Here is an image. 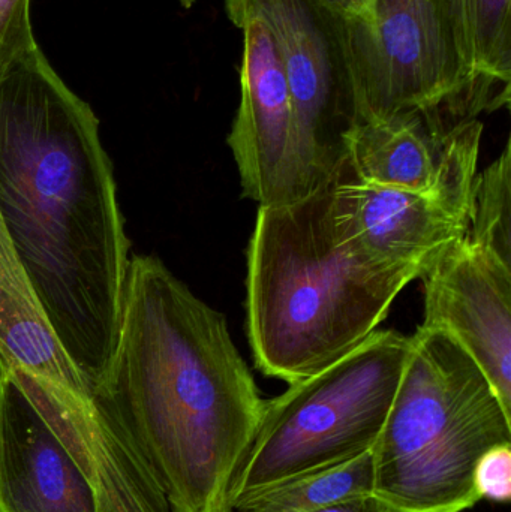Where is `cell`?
I'll return each instance as SVG.
<instances>
[{
  "label": "cell",
  "mask_w": 511,
  "mask_h": 512,
  "mask_svg": "<svg viewBox=\"0 0 511 512\" xmlns=\"http://www.w3.org/2000/svg\"><path fill=\"white\" fill-rule=\"evenodd\" d=\"M182 3L183 8H191L197 0H179Z\"/></svg>",
  "instance_id": "44dd1931"
},
{
  "label": "cell",
  "mask_w": 511,
  "mask_h": 512,
  "mask_svg": "<svg viewBox=\"0 0 511 512\" xmlns=\"http://www.w3.org/2000/svg\"><path fill=\"white\" fill-rule=\"evenodd\" d=\"M35 47L30 0H0V72Z\"/></svg>",
  "instance_id": "e0dca14e"
},
{
  "label": "cell",
  "mask_w": 511,
  "mask_h": 512,
  "mask_svg": "<svg viewBox=\"0 0 511 512\" xmlns=\"http://www.w3.org/2000/svg\"><path fill=\"white\" fill-rule=\"evenodd\" d=\"M511 445V415L476 361L420 325L374 457V495L398 512H464L477 463Z\"/></svg>",
  "instance_id": "5b68a950"
},
{
  "label": "cell",
  "mask_w": 511,
  "mask_h": 512,
  "mask_svg": "<svg viewBox=\"0 0 511 512\" xmlns=\"http://www.w3.org/2000/svg\"><path fill=\"white\" fill-rule=\"evenodd\" d=\"M357 122L423 114L446 126L498 110L471 80L447 0H371L341 14Z\"/></svg>",
  "instance_id": "52a82bcc"
},
{
  "label": "cell",
  "mask_w": 511,
  "mask_h": 512,
  "mask_svg": "<svg viewBox=\"0 0 511 512\" xmlns=\"http://www.w3.org/2000/svg\"><path fill=\"white\" fill-rule=\"evenodd\" d=\"M333 182L258 207L248 249L246 330L255 366L288 385L359 348L399 292L428 268L395 261L348 236L333 212Z\"/></svg>",
  "instance_id": "3957f363"
},
{
  "label": "cell",
  "mask_w": 511,
  "mask_h": 512,
  "mask_svg": "<svg viewBox=\"0 0 511 512\" xmlns=\"http://www.w3.org/2000/svg\"><path fill=\"white\" fill-rule=\"evenodd\" d=\"M315 512H398L390 507L383 499L371 495L357 496V498L345 499L338 504L329 505Z\"/></svg>",
  "instance_id": "d6986e66"
},
{
  "label": "cell",
  "mask_w": 511,
  "mask_h": 512,
  "mask_svg": "<svg viewBox=\"0 0 511 512\" xmlns=\"http://www.w3.org/2000/svg\"><path fill=\"white\" fill-rule=\"evenodd\" d=\"M476 177L408 192L359 182L345 168L333 182V212L342 230L374 254L429 268L467 236Z\"/></svg>",
  "instance_id": "8fae6325"
},
{
  "label": "cell",
  "mask_w": 511,
  "mask_h": 512,
  "mask_svg": "<svg viewBox=\"0 0 511 512\" xmlns=\"http://www.w3.org/2000/svg\"><path fill=\"white\" fill-rule=\"evenodd\" d=\"M374 493L372 451L353 462L285 481L258 493L237 512H315Z\"/></svg>",
  "instance_id": "9a60e30c"
},
{
  "label": "cell",
  "mask_w": 511,
  "mask_h": 512,
  "mask_svg": "<svg viewBox=\"0 0 511 512\" xmlns=\"http://www.w3.org/2000/svg\"><path fill=\"white\" fill-rule=\"evenodd\" d=\"M483 123L455 128L423 114L359 123L348 138L347 168L354 179L381 188L434 192L477 176Z\"/></svg>",
  "instance_id": "7c38bea8"
},
{
  "label": "cell",
  "mask_w": 511,
  "mask_h": 512,
  "mask_svg": "<svg viewBox=\"0 0 511 512\" xmlns=\"http://www.w3.org/2000/svg\"><path fill=\"white\" fill-rule=\"evenodd\" d=\"M0 218L45 321L95 391L119 336L129 240L98 119L39 45L0 72Z\"/></svg>",
  "instance_id": "6da1fadb"
},
{
  "label": "cell",
  "mask_w": 511,
  "mask_h": 512,
  "mask_svg": "<svg viewBox=\"0 0 511 512\" xmlns=\"http://www.w3.org/2000/svg\"><path fill=\"white\" fill-rule=\"evenodd\" d=\"M410 349L411 337L377 330L332 366L266 400L231 492L234 512L264 490L338 468L372 451Z\"/></svg>",
  "instance_id": "8992f818"
},
{
  "label": "cell",
  "mask_w": 511,
  "mask_h": 512,
  "mask_svg": "<svg viewBox=\"0 0 511 512\" xmlns=\"http://www.w3.org/2000/svg\"><path fill=\"white\" fill-rule=\"evenodd\" d=\"M0 512H171L125 430L56 382L0 361Z\"/></svg>",
  "instance_id": "277c9868"
},
{
  "label": "cell",
  "mask_w": 511,
  "mask_h": 512,
  "mask_svg": "<svg viewBox=\"0 0 511 512\" xmlns=\"http://www.w3.org/2000/svg\"><path fill=\"white\" fill-rule=\"evenodd\" d=\"M420 279L422 327L449 334L476 361L511 415V265L465 236Z\"/></svg>",
  "instance_id": "30bf717a"
},
{
  "label": "cell",
  "mask_w": 511,
  "mask_h": 512,
  "mask_svg": "<svg viewBox=\"0 0 511 512\" xmlns=\"http://www.w3.org/2000/svg\"><path fill=\"white\" fill-rule=\"evenodd\" d=\"M474 486L480 499L507 504L511 499V445L492 448L477 463Z\"/></svg>",
  "instance_id": "ac0fdd59"
},
{
  "label": "cell",
  "mask_w": 511,
  "mask_h": 512,
  "mask_svg": "<svg viewBox=\"0 0 511 512\" xmlns=\"http://www.w3.org/2000/svg\"><path fill=\"white\" fill-rule=\"evenodd\" d=\"M0 361L23 367L93 402L83 376L66 357L42 315L0 218Z\"/></svg>",
  "instance_id": "4fadbf2b"
},
{
  "label": "cell",
  "mask_w": 511,
  "mask_h": 512,
  "mask_svg": "<svg viewBox=\"0 0 511 512\" xmlns=\"http://www.w3.org/2000/svg\"><path fill=\"white\" fill-rule=\"evenodd\" d=\"M320 2L339 14L348 15L363 11L371 0H320Z\"/></svg>",
  "instance_id": "ffe728a7"
},
{
  "label": "cell",
  "mask_w": 511,
  "mask_h": 512,
  "mask_svg": "<svg viewBox=\"0 0 511 512\" xmlns=\"http://www.w3.org/2000/svg\"><path fill=\"white\" fill-rule=\"evenodd\" d=\"M93 403L132 439L171 512H234L266 400L227 318L155 256L129 259L119 336Z\"/></svg>",
  "instance_id": "7a4b0ae2"
},
{
  "label": "cell",
  "mask_w": 511,
  "mask_h": 512,
  "mask_svg": "<svg viewBox=\"0 0 511 512\" xmlns=\"http://www.w3.org/2000/svg\"><path fill=\"white\" fill-rule=\"evenodd\" d=\"M228 17L257 15L278 44L293 101L305 195L335 182L347 167L357 122L341 14L320 0H225Z\"/></svg>",
  "instance_id": "ba28073f"
},
{
  "label": "cell",
  "mask_w": 511,
  "mask_h": 512,
  "mask_svg": "<svg viewBox=\"0 0 511 512\" xmlns=\"http://www.w3.org/2000/svg\"><path fill=\"white\" fill-rule=\"evenodd\" d=\"M468 239L511 265V146L477 174L471 198Z\"/></svg>",
  "instance_id": "2e32d148"
},
{
  "label": "cell",
  "mask_w": 511,
  "mask_h": 512,
  "mask_svg": "<svg viewBox=\"0 0 511 512\" xmlns=\"http://www.w3.org/2000/svg\"><path fill=\"white\" fill-rule=\"evenodd\" d=\"M243 32L240 105L228 146L239 168L243 197L258 207L305 198L293 101L278 44L257 15L228 17Z\"/></svg>",
  "instance_id": "9c48e42d"
},
{
  "label": "cell",
  "mask_w": 511,
  "mask_h": 512,
  "mask_svg": "<svg viewBox=\"0 0 511 512\" xmlns=\"http://www.w3.org/2000/svg\"><path fill=\"white\" fill-rule=\"evenodd\" d=\"M465 68L501 107L510 105L511 0H447Z\"/></svg>",
  "instance_id": "5bb4252c"
}]
</instances>
